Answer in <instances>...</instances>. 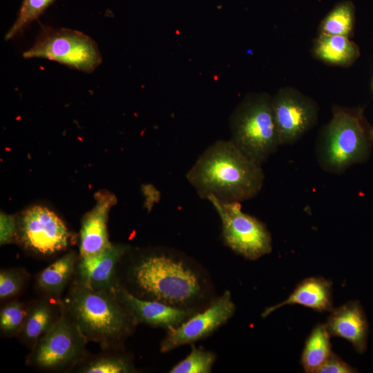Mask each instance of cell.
<instances>
[{"mask_svg":"<svg viewBox=\"0 0 373 373\" xmlns=\"http://www.w3.org/2000/svg\"><path fill=\"white\" fill-rule=\"evenodd\" d=\"M186 178L202 199L212 196L222 202H242L260 191L265 174L262 166L245 155L229 140L207 147Z\"/></svg>","mask_w":373,"mask_h":373,"instance_id":"obj_1","label":"cell"},{"mask_svg":"<svg viewBox=\"0 0 373 373\" xmlns=\"http://www.w3.org/2000/svg\"><path fill=\"white\" fill-rule=\"evenodd\" d=\"M62 302L86 341L99 343L104 350L116 346L134 321L115 291L94 290L75 280Z\"/></svg>","mask_w":373,"mask_h":373,"instance_id":"obj_2","label":"cell"},{"mask_svg":"<svg viewBox=\"0 0 373 373\" xmlns=\"http://www.w3.org/2000/svg\"><path fill=\"white\" fill-rule=\"evenodd\" d=\"M371 128L361 108L334 105L331 119L322 127L316 140L320 167L327 173L341 174L352 165L366 162L373 144Z\"/></svg>","mask_w":373,"mask_h":373,"instance_id":"obj_3","label":"cell"},{"mask_svg":"<svg viewBox=\"0 0 373 373\" xmlns=\"http://www.w3.org/2000/svg\"><path fill=\"white\" fill-rule=\"evenodd\" d=\"M271 97L265 93L247 95L229 119L232 142L261 166L280 146Z\"/></svg>","mask_w":373,"mask_h":373,"instance_id":"obj_4","label":"cell"},{"mask_svg":"<svg viewBox=\"0 0 373 373\" xmlns=\"http://www.w3.org/2000/svg\"><path fill=\"white\" fill-rule=\"evenodd\" d=\"M131 277L149 300L182 303L194 298L200 291L195 274L181 261L164 254L140 259L132 267Z\"/></svg>","mask_w":373,"mask_h":373,"instance_id":"obj_5","label":"cell"},{"mask_svg":"<svg viewBox=\"0 0 373 373\" xmlns=\"http://www.w3.org/2000/svg\"><path fill=\"white\" fill-rule=\"evenodd\" d=\"M23 57L48 59L85 73H92L102 61L94 40L82 32L67 28L43 29Z\"/></svg>","mask_w":373,"mask_h":373,"instance_id":"obj_6","label":"cell"},{"mask_svg":"<svg viewBox=\"0 0 373 373\" xmlns=\"http://www.w3.org/2000/svg\"><path fill=\"white\" fill-rule=\"evenodd\" d=\"M87 343L63 304L59 318L31 349L27 364L46 371L73 367L86 357Z\"/></svg>","mask_w":373,"mask_h":373,"instance_id":"obj_7","label":"cell"},{"mask_svg":"<svg viewBox=\"0 0 373 373\" xmlns=\"http://www.w3.org/2000/svg\"><path fill=\"white\" fill-rule=\"evenodd\" d=\"M207 200L221 220L224 241L233 251L249 260L271 252L269 231L258 219L242 212L240 202H222L212 196Z\"/></svg>","mask_w":373,"mask_h":373,"instance_id":"obj_8","label":"cell"},{"mask_svg":"<svg viewBox=\"0 0 373 373\" xmlns=\"http://www.w3.org/2000/svg\"><path fill=\"white\" fill-rule=\"evenodd\" d=\"M271 104L280 146L295 144L317 124V104L294 88L279 90Z\"/></svg>","mask_w":373,"mask_h":373,"instance_id":"obj_9","label":"cell"},{"mask_svg":"<svg viewBox=\"0 0 373 373\" xmlns=\"http://www.w3.org/2000/svg\"><path fill=\"white\" fill-rule=\"evenodd\" d=\"M18 230L23 246L37 254H54L68 245L70 233L64 223L41 206H33L23 213Z\"/></svg>","mask_w":373,"mask_h":373,"instance_id":"obj_10","label":"cell"},{"mask_svg":"<svg viewBox=\"0 0 373 373\" xmlns=\"http://www.w3.org/2000/svg\"><path fill=\"white\" fill-rule=\"evenodd\" d=\"M229 291H225L206 310L169 330L161 343L162 352L201 339L229 319L235 312Z\"/></svg>","mask_w":373,"mask_h":373,"instance_id":"obj_11","label":"cell"},{"mask_svg":"<svg viewBox=\"0 0 373 373\" xmlns=\"http://www.w3.org/2000/svg\"><path fill=\"white\" fill-rule=\"evenodd\" d=\"M128 249L122 244H112L94 255L79 256L75 281L97 291H113L118 287L115 270L119 261Z\"/></svg>","mask_w":373,"mask_h":373,"instance_id":"obj_12","label":"cell"},{"mask_svg":"<svg viewBox=\"0 0 373 373\" xmlns=\"http://www.w3.org/2000/svg\"><path fill=\"white\" fill-rule=\"evenodd\" d=\"M96 203L82 222L79 234V256L94 255L106 249L108 240L107 222L108 213L117 202L114 194L108 191L97 192Z\"/></svg>","mask_w":373,"mask_h":373,"instance_id":"obj_13","label":"cell"},{"mask_svg":"<svg viewBox=\"0 0 373 373\" xmlns=\"http://www.w3.org/2000/svg\"><path fill=\"white\" fill-rule=\"evenodd\" d=\"M117 299L134 321L169 329L179 326L188 316V312L163 302L144 300L135 296L124 288L115 290Z\"/></svg>","mask_w":373,"mask_h":373,"instance_id":"obj_14","label":"cell"},{"mask_svg":"<svg viewBox=\"0 0 373 373\" xmlns=\"http://www.w3.org/2000/svg\"><path fill=\"white\" fill-rule=\"evenodd\" d=\"M325 325L331 336L347 340L358 353L365 351L367 323L363 309L358 301H350L332 309Z\"/></svg>","mask_w":373,"mask_h":373,"instance_id":"obj_15","label":"cell"},{"mask_svg":"<svg viewBox=\"0 0 373 373\" xmlns=\"http://www.w3.org/2000/svg\"><path fill=\"white\" fill-rule=\"evenodd\" d=\"M63 308L61 300L47 297L28 305V313L23 328L17 336L30 350L38 340L57 322Z\"/></svg>","mask_w":373,"mask_h":373,"instance_id":"obj_16","label":"cell"},{"mask_svg":"<svg viewBox=\"0 0 373 373\" xmlns=\"http://www.w3.org/2000/svg\"><path fill=\"white\" fill-rule=\"evenodd\" d=\"M298 304L318 312L332 309V282L323 277H310L301 281L289 297L280 303L267 308L265 317L279 307Z\"/></svg>","mask_w":373,"mask_h":373,"instance_id":"obj_17","label":"cell"},{"mask_svg":"<svg viewBox=\"0 0 373 373\" xmlns=\"http://www.w3.org/2000/svg\"><path fill=\"white\" fill-rule=\"evenodd\" d=\"M79 256L75 252L70 251L39 274L36 286L44 297L61 300L63 291L75 276Z\"/></svg>","mask_w":373,"mask_h":373,"instance_id":"obj_18","label":"cell"},{"mask_svg":"<svg viewBox=\"0 0 373 373\" xmlns=\"http://www.w3.org/2000/svg\"><path fill=\"white\" fill-rule=\"evenodd\" d=\"M314 52L325 63L336 66H348L359 55L358 46L348 37L321 33L316 39Z\"/></svg>","mask_w":373,"mask_h":373,"instance_id":"obj_19","label":"cell"},{"mask_svg":"<svg viewBox=\"0 0 373 373\" xmlns=\"http://www.w3.org/2000/svg\"><path fill=\"white\" fill-rule=\"evenodd\" d=\"M330 334L325 324L317 325L308 336L301 363L306 372L318 373L331 353Z\"/></svg>","mask_w":373,"mask_h":373,"instance_id":"obj_20","label":"cell"},{"mask_svg":"<svg viewBox=\"0 0 373 373\" xmlns=\"http://www.w3.org/2000/svg\"><path fill=\"white\" fill-rule=\"evenodd\" d=\"M352 2L336 4L321 23V33L348 37L354 28L355 12Z\"/></svg>","mask_w":373,"mask_h":373,"instance_id":"obj_21","label":"cell"},{"mask_svg":"<svg viewBox=\"0 0 373 373\" xmlns=\"http://www.w3.org/2000/svg\"><path fill=\"white\" fill-rule=\"evenodd\" d=\"M78 364L77 372L83 373H126L131 372V365L124 358L113 354L104 353L92 356Z\"/></svg>","mask_w":373,"mask_h":373,"instance_id":"obj_22","label":"cell"},{"mask_svg":"<svg viewBox=\"0 0 373 373\" xmlns=\"http://www.w3.org/2000/svg\"><path fill=\"white\" fill-rule=\"evenodd\" d=\"M28 306L18 300L5 304L0 312V332L1 336H17L24 325Z\"/></svg>","mask_w":373,"mask_h":373,"instance_id":"obj_23","label":"cell"},{"mask_svg":"<svg viewBox=\"0 0 373 373\" xmlns=\"http://www.w3.org/2000/svg\"><path fill=\"white\" fill-rule=\"evenodd\" d=\"M55 0H23L16 21L6 35V40L14 38L29 23L37 19Z\"/></svg>","mask_w":373,"mask_h":373,"instance_id":"obj_24","label":"cell"},{"mask_svg":"<svg viewBox=\"0 0 373 373\" xmlns=\"http://www.w3.org/2000/svg\"><path fill=\"white\" fill-rule=\"evenodd\" d=\"M216 360L212 352L193 347L190 354L174 366L171 373H208Z\"/></svg>","mask_w":373,"mask_h":373,"instance_id":"obj_25","label":"cell"},{"mask_svg":"<svg viewBox=\"0 0 373 373\" xmlns=\"http://www.w3.org/2000/svg\"><path fill=\"white\" fill-rule=\"evenodd\" d=\"M28 278L21 268L3 269L0 271V298L1 300L15 297L21 291Z\"/></svg>","mask_w":373,"mask_h":373,"instance_id":"obj_26","label":"cell"},{"mask_svg":"<svg viewBox=\"0 0 373 373\" xmlns=\"http://www.w3.org/2000/svg\"><path fill=\"white\" fill-rule=\"evenodd\" d=\"M355 372L352 367L332 352L318 373H352Z\"/></svg>","mask_w":373,"mask_h":373,"instance_id":"obj_27","label":"cell"},{"mask_svg":"<svg viewBox=\"0 0 373 373\" xmlns=\"http://www.w3.org/2000/svg\"><path fill=\"white\" fill-rule=\"evenodd\" d=\"M1 245L8 243L15 236L17 226L13 216L1 213Z\"/></svg>","mask_w":373,"mask_h":373,"instance_id":"obj_28","label":"cell"},{"mask_svg":"<svg viewBox=\"0 0 373 373\" xmlns=\"http://www.w3.org/2000/svg\"><path fill=\"white\" fill-rule=\"evenodd\" d=\"M370 134H371L372 140L373 141V127L371 128Z\"/></svg>","mask_w":373,"mask_h":373,"instance_id":"obj_29","label":"cell"}]
</instances>
